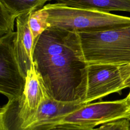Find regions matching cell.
<instances>
[{
  "label": "cell",
  "mask_w": 130,
  "mask_h": 130,
  "mask_svg": "<svg viewBox=\"0 0 130 130\" xmlns=\"http://www.w3.org/2000/svg\"><path fill=\"white\" fill-rule=\"evenodd\" d=\"M129 71L127 64L91 63L87 67V85L82 104L119 92L128 87Z\"/></svg>",
  "instance_id": "4"
},
{
  "label": "cell",
  "mask_w": 130,
  "mask_h": 130,
  "mask_svg": "<svg viewBox=\"0 0 130 130\" xmlns=\"http://www.w3.org/2000/svg\"><path fill=\"white\" fill-rule=\"evenodd\" d=\"M76 32L88 64H130V25Z\"/></svg>",
  "instance_id": "2"
},
{
  "label": "cell",
  "mask_w": 130,
  "mask_h": 130,
  "mask_svg": "<svg viewBox=\"0 0 130 130\" xmlns=\"http://www.w3.org/2000/svg\"><path fill=\"white\" fill-rule=\"evenodd\" d=\"M33 61L52 98L82 104L86 93L88 64L76 31L47 27L35 45Z\"/></svg>",
  "instance_id": "1"
},
{
  "label": "cell",
  "mask_w": 130,
  "mask_h": 130,
  "mask_svg": "<svg viewBox=\"0 0 130 130\" xmlns=\"http://www.w3.org/2000/svg\"><path fill=\"white\" fill-rule=\"evenodd\" d=\"M70 7L94 9L106 12L113 11L130 13V0H55Z\"/></svg>",
  "instance_id": "9"
},
{
  "label": "cell",
  "mask_w": 130,
  "mask_h": 130,
  "mask_svg": "<svg viewBox=\"0 0 130 130\" xmlns=\"http://www.w3.org/2000/svg\"><path fill=\"white\" fill-rule=\"evenodd\" d=\"M130 120V107L126 98L82 104L64 115L58 123H67L94 128L100 124L121 119Z\"/></svg>",
  "instance_id": "5"
},
{
  "label": "cell",
  "mask_w": 130,
  "mask_h": 130,
  "mask_svg": "<svg viewBox=\"0 0 130 130\" xmlns=\"http://www.w3.org/2000/svg\"><path fill=\"white\" fill-rule=\"evenodd\" d=\"M82 104L64 102L51 97L40 107L36 113L19 130H38L57 123L67 114L75 110Z\"/></svg>",
  "instance_id": "7"
},
{
  "label": "cell",
  "mask_w": 130,
  "mask_h": 130,
  "mask_svg": "<svg viewBox=\"0 0 130 130\" xmlns=\"http://www.w3.org/2000/svg\"><path fill=\"white\" fill-rule=\"evenodd\" d=\"M17 17L3 4L0 3V37L14 31Z\"/></svg>",
  "instance_id": "12"
},
{
  "label": "cell",
  "mask_w": 130,
  "mask_h": 130,
  "mask_svg": "<svg viewBox=\"0 0 130 130\" xmlns=\"http://www.w3.org/2000/svg\"><path fill=\"white\" fill-rule=\"evenodd\" d=\"M52 0H0L14 15L18 16L30 14L42 8L45 4Z\"/></svg>",
  "instance_id": "10"
},
{
  "label": "cell",
  "mask_w": 130,
  "mask_h": 130,
  "mask_svg": "<svg viewBox=\"0 0 130 130\" xmlns=\"http://www.w3.org/2000/svg\"><path fill=\"white\" fill-rule=\"evenodd\" d=\"M128 66V68L129 70V72H130V64H127ZM127 85H128V87H130V77L128 80V82H127Z\"/></svg>",
  "instance_id": "16"
},
{
  "label": "cell",
  "mask_w": 130,
  "mask_h": 130,
  "mask_svg": "<svg viewBox=\"0 0 130 130\" xmlns=\"http://www.w3.org/2000/svg\"><path fill=\"white\" fill-rule=\"evenodd\" d=\"M16 31L0 38V92L8 100L19 98L25 84L14 50Z\"/></svg>",
  "instance_id": "6"
},
{
  "label": "cell",
  "mask_w": 130,
  "mask_h": 130,
  "mask_svg": "<svg viewBox=\"0 0 130 130\" xmlns=\"http://www.w3.org/2000/svg\"><path fill=\"white\" fill-rule=\"evenodd\" d=\"M94 130H130V120L121 119L102 124Z\"/></svg>",
  "instance_id": "13"
},
{
  "label": "cell",
  "mask_w": 130,
  "mask_h": 130,
  "mask_svg": "<svg viewBox=\"0 0 130 130\" xmlns=\"http://www.w3.org/2000/svg\"><path fill=\"white\" fill-rule=\"evenodd\" d=\"M28 22L31 34L36 44L41 35L49 27L47 22V13L42 8L32 12L29 17Z\"/></svg>",
  "instance_id": "11"
},
{
  "label": "cell",
  "mask_w": 130,
  "mask_h": 130,
  "mask_svg": "<svg viewBox=\"0 0 130 130\" xmlns=\"http://www.w3.org/2000/svg\"><path fill=\"white\" fill-rule=\"evenodd\" d=\"M130 88V87H129ZM126 99V101L127 102L128 104L129 105V107H130V90H129V92L128 93V94H127V95L126 96V97L125 98Z\"/></svg>",
  "instance_id": "15"
},
{
  "label": "cell",
  "mask_w": 130,
  "mask_h": 130,
  "mask_svg": "<svg viewBox=\"0 0 130 130\" xmlns=\"http://www.w3.org/2000/svg\"><path fill=\"white\" fill-rule=\"evenodd\" d=\"M49 26L74 31L108 29L130 25V17L94 9L70 7L55 3L45 5Z\"/></svg>",
  "instance_id": "3"
},
{
  "label": "cell",
  "mask_w": 130,
  "mask_h": 130,
  "mask_svg": "<svg viewBox=\"0 0 130 130\" xmlns=\"http://www.w3.org/2000/svg\"><path fill=\"white\" fill-rule=\"evenodd\" d=\"M31 13L20 15L16 20L14 50L21 71L25 78L27 71L34 64L33 52L36 45L28 22Z\"/></svg>",
  "instance_id": "8"
},
{
  "label": "cell",
  "mask_w": 130,
  "mask_h": 130,
  "mask_svg": "<svg viewBox=\"0 0 130 130\" xmlns=\"http://www.w3.org/2000/svg\"><path fill=\"white\" fill-rule=\"evenodd\" d=\"M38 130H94V128L67 123H57Z\"/></svg>",
  "instance_id": "14"
}]
</instances>
